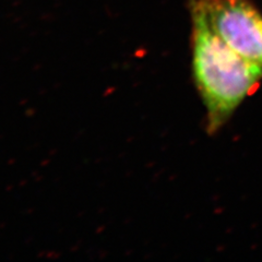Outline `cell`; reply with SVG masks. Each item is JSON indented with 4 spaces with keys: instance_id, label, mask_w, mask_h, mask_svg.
<instances>
[{
    "instance_id": "1",
    "label": "cell",
    "mask_w": 262,
    "mask_h": 262,
    "mask_svg": "<svg viewBox=\"0 0 262 262\" xmlns=\"http://www.w3.org/2000/svg\"><path fill=\"white\" fill-rule=\"evenodd\" d=\"M192 76L207 112V131L217 133L262 81V67L235 53L212 29L202 7L190 0Z\"/></svg>"
},
{
    "instance_id": "2",
    "label": "cell",
    "mask_w": 262,
    "mask_h": 262,
    "mask_svg": "<svg viewBox=\"0 0 262 262\" xmlns=\"http://www.w3.org/2000/svg\"><path fill=\"white\" fill-rule=\"evenodd\" d=\"M235 53L262 67V15L247 0H194Z\"/></svg>"
}]
</instances>
